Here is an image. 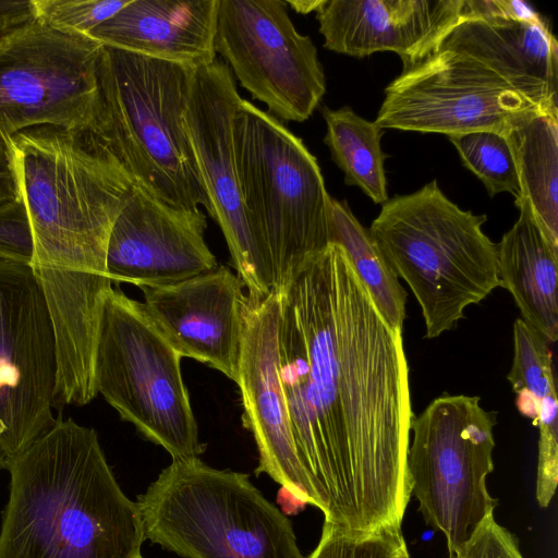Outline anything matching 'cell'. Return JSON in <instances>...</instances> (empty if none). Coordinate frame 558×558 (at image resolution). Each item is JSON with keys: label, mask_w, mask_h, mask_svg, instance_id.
Returning <instances> with one entry per match:
<instances>
[{"label": "cell", "mask_w": 558, "mask_h": 558, "mask_svg": "<svg viewBox=\"0 0 558 558\" xmlns=\"http://www.w3.org/2000/svg\"><path fill=\"white\" fill-rule=\"evenodd\" d=\"M276 292L280 378L324 522L353 533L401 525L415 417L402 329L387 324L336 243Z\"/></svg>", "instance_id": "obj_1"}, {"label": "cell", "mask_w": 558, "mask_h": 558, "mask_svg": "<svg viewBox=\"0 0 558 558\" xmlns=\"http://www.w3.org/2000/svg\"><path fill=\"white\" fill-rule=\"evenodd\" d=\"M34 239L31 268L53 324L58 380L88 385L105 296L113 222L134 180L88 126H31L9 137Z\"/></svg>", "instance_id": "obj_2"}, {"label": "cell", "mask_w": 558, "mask_h": 558, "mask_svg": "<svg viewBox=\"0 0 558 558\" xmlns=\"http://www.w3.org/2000/svg\"><path fill=\"white\" fill-rule=\"evenodd\" d=\"M0 558H137V502L118 484L90 427L58 416L11 461Z\"/></svg>", "instance_id": "obj_3"}, {"label": "cell", "mask_w": 558, "mask_h": 558, "mask_svg": "<svg viewBox=\"0 0 558 558\" xmlns=\"http://www.w3.org/2000/svg\"><path fill=\"white\" fill-rule=\"evenodd\" d=\"M194 70L101 46L88 128L154 198L178 209L208 210L184 123Z\"/></svg>", "instance_id": "obj_4"}, {"label": "cell", "mask_w": 558, "mask_h": 558, "mask_svg": "<svg viewBox=\"0 0 558 558\" xmlns=\"http://www.w3.org/2000/svg\"><path fill=\"white\" fill-rule=\"evenodd\" d=\"M486 215L461 209L436 180L383 204L368 228L421 306L426 338L454 328L470 305L501 287L497 243Z\"/></svg>", "instance_id": "obj_5"}, {"label": "cell", "mask_w": 558, "mask_h": 558, "mask_svg": "<svg viewBox=\"0 0 558 558\" xmlns=\"http://www.w3.org/2000/svg\"><path fill=\"white\" fill-rule=\"evenodd\" d=\"M246 222L274 291L330 244V195L316 157L283 123L242 99L232 122Z\"/></svg>", "instance_id": "obj_6"}, {"label": "cell", "mask_w": 558, "mask_h": 558, "mask_svg": "<svg viewBox=\"0 0 558 558\" xmlns=\"http://www.w3.org/2000/svg\"><path fill=\"white\" fill-rule=\"evenodd\" d=\"M145 538L183 558H304L290 520L251 483L175 459L140 495Z\"/></svg>", "instance_id": "obj_7"}, {"label": "cell", "mask_w": 558, "mask_h": 558, "mask_svg": "<svg viewBox=\"0 0 558 558\" xmlns=\"http://www.w3.org/2000/svg\"><path fill=\"white\" fill-rule=\"evenodd\" d=\"M94 378L97 395L172 460L198 458L204 452L181 374V356L143 303L119 287H112L104 300Z\"/></svg>", "instance_id": "obj_8"}, {"label": "cell", "mask_w": 558, "mask_h": 558, "mask_svg": "<svg viewBox=\"0 0 558 558\" xmlns=\"http://www.w3.org/2000/svg\"><path fill=\"white\" fill-rule=\"evenodd\" d=\"M497 412L477 396L444 393L414 417L407 454L412 495L427 524L458 556L498 505L487 488L494 470Z\"/></svg>", "instance_id": "obj_9"}, {"label": "cell", "mask_w": 558, "mask_h": 558, "mask_svg": "<svg viewBox=\"0 0 558 558\" xmlns=\"http://www.w3.org/2000/svg\"><path fill=\"white\" fill-rule=\"evenodd\" d=\"M542 113H558L481 57L441 41L386 88L375 122L386 129L448 135H507Z\"/></svg>", "instance_id": "obj_10"}, {"label": "cell", "mask_w": 558, "mask_h": 558, "mask_svg": "<svg viewBox=\"0 0 558 558\" xmlns=\"http://www.w3.org/2000/svg\"><path fill=\"white\" fill-rule=\"evenodd\" d=\"M58 383L57 342L29 264L0 258V466L49 430Z\"/></svg>", "instance_id": "obj_11"}, {"label": "cell", "mask_w": 558, "mask_h": 558, "mask_svg": "<svg viewBox=\"0 0 558 558\" xmlns=\"http://www.w3.org/2000/svg\"><path fill=\"white\" fill-rule=\"evenodd\" d=\"M214 47L280 121L304 122L326 93L317 49L294 27L286 1L217 0Z\"/></svg>", "instance_id": "obj_12"}, {"label": "cell", "mask_w": 558, "mask_h": 558, "mask_svg": "<svg viewBox=\"0 0 558 558\" xmlns=\"http://www.w3.org/2000/svg\"><path fill=\"white\" fill-rule=\"evenodd\" d=\"M101 44L34 22L0 38V135L41 124L88 126Z\"/></svg>", "instance_id": "obj_13"}, {"label": "cell", "mask_w": 558, "mask_h": 558, "mask_svg": "<svg viewBox=\"0 0 558 558\" xmlns=\"http://www.w3.org/2000/svg\"><path fill=\"white\" fill-rule=\"evenodd\" d=\"M228 64L216 59L194 70L184 123L208 198V214L227 242L247 298L258 303L274 291V278L251 235L240 190L232 122L241 102Z\"/></svg>", "instance_id": "obj_14"}, {"label": "cell", "mask_w": 558, "mask_h": 558, "mask_svg": "<svg viewBox=\"0 0 558 558\" xmlns=\"http://www.w3.org/2000/svg\"><path fill=\"white\" fill-rule=\"evenodd\" d=\"M250 302V301H248ZM279 294L248 303L236 385L243 425L258 450L255 474L266 473L293 497L319 509L318 498L300 463L280 378Z\"/></svg>", "instance_id": "obj_15"}, {"label": "cell", "mask_w": 558, "mask_h": 558, "mask_svg": "<svg viewBox=\"0 0 558 558\" xmlns=\"http://www.w3.org/2000/svg\"><path fill=\"white\" fill-rule=\"evenodd\" d=\"M206 228L201 209L171 207L135 185L110 231L109 278L141 289L156 288L217 268L205 241Z\"/></svg>", "instance_id": "obj_16"}, {"label": "cell", "mask_w": 558, "mask_h": 558, "mask_svg": "<svg viewBox=\"0 0 558 558\" xmlns=\"http://www.w3.org/2000/svg\"><path fill=\"white\" fill-rule=\"evenodd\" d=\"M244 288L236 274L219 266L175 284L142 288L143 305L181 357L235 383L250 303Z\"/></svg>", "instance_id": "obj_17"}, {"label": "cell", "mask_w": 558, "mask_h": 558, "mask_svg": "<svg viewBox=\"0 0 558 558\" xmlns=\"http://www.w3.org/2000/svg\"><path fill=\"white\" fill-rule=\"evenodd\" d=\"M315 12L326 49L355 58L392 51L405 72L466 15V0H322Z\"/></svg>", "instance_id": "obj_18"}, {"label": "cell", "mask_w": 558, "mask_h": 558, "mask_svg": "<svg viewBox=\"0 0 558 558\" xmlns=\"http://www.w3.org/2000/svg\"><path fill=\"white\" fill-rule=\"evenodd\" d=\"M217 0H130L87 36L193 69L213 63Z\"/></svg>", "instance_id": "obj_19"}, {"label": "cell", "mask_w": 558, "mask_h": 558, "mask_svg": "<svg viewBox=\"0 0 558 558\" xmlns=\"http://www.w3.org/2000/svg\"><path fill=\"white\" fill-rule=\"evenodd\" d=\"M441 41L481 57L539 102L558 108V44L539 14L529 19L490 11L465 15Z\"/></svg>", "instance_id": "obj_20"}, {"label": "cell", "mask_w": 558, "mask_h": 558, "mask_svg": "<svg viewBox=\"0 0 558 558\" xmlns=\"http://www.w3.org/2000/svg\"><path fill=\"white\" fill-rule=\"evenodd\" d=\"M514 203L519 218L497 243L501 288L512 295L522 319L554 343L558 338V248L543 233L530 204Z\"/></svg>", "instance_id": "obj_21"}, {"label": "cell", "mask_w": 558, "mask_h": 558, "mask_svg": "<svg viewBox=\"0 0 558 558\" xmlns=\"http://www.w3.org/2000/svg\"><path fill=\"white\" fill-rule=\"evenodd\" d=\"M520 193L548 241L558 248V113L537 114L507 135Z\"/></svg>", "instance_id": "obj_22"}, {"label": "cell", "mask_w": 558, "mask_h": 558, "mask_svg": "<svg viewBox=\"0 0 558 558\" xmlns=\"http://www.w3.org/2000/svg\"><path fill=\"white\" fill-rule=\"evenodd\" d=\"M322 113L327 125L324 143L343 171L344 182L360 187L375 204L386 203L389 197L384 163L388 155L380 145L385 130L349 106L336 110L323 107Z\"/></svg>", "instance_id": "obj_23"}, {"label": "cell", "mask_w": 558, "mask_h": 558, "mask_svg": "<svg viewBox=\"0 0 558 558\" xmlns=\"http://www.w3.org/2000/svg\"><path fill=\"white\" fill-rule=\"evenodd\" d=\"M330 243L340 245L387 324L402 329L407 292L378 245L345 201L330 198Z\"/></svg>", "instance_id": "obj_24"}, {"label": "cell", "mask_w": 558, "mask_h": 558, "mask_svg": "<svg viewBox=\"0 0 558 558\" xmlns=\"http://www.w3.org/2000/svg\"><path fill=\"white\" fill-rule=\"evenodd\" d=\"M518 408L538 426L558 423L556 383L549 342L522 318L513 324V360L507 375Z\"/></svg>", "instance_id": "obj_25"}, {"label": "cell", "mask_w": 558, "mask_h": 558, "mask_svg": "<svg viewBox=\"0 0 558 558\" xmlns=\"http://www.w3.org/2000/svg\"><path fill=\"white\" fill-rule=\"evenodd\" d=\"M463 166L484 184L488 194L510 193L519 196L520 183L512 148L506 135L475 131L448 135Z\"/></svg>", "instance_id": "obj_26"}, {"label": "cell", "mask_w": 558, "mask_h": 558, "mask_svg": "<svg viewBox=\"0 0 558 558\" xmlns=\"http://www.w3.org/2000/svg\"><path fill=\"white\" fill-rule=\"evenodd\" d=\"M408 555L401 525L352 533L324 522L317 546L304 558H404Z\"/></svg>", "instance_id": "obj_27"}, {"label": "cell", "mask_w": 558, "mask_h": 558, "mask_svg": "<svg viewBox=\"0 0 558 558\" xmlns=\"http://www.w3.org/2000/svg\"><path fill=\"white\" fill-rule=\"evenodd\" d=\"M37 22L63 33L85 35L130 0H33Z\"/></svg>", "instance_id": "obj_28"}, {"label": "cell", "mask_w": 558, "mask_h": 558, "mask_svg": "<svg viewBox=\"0 0 558 558\" xmlns=\"http://www.w3.org/2000/svg\"><path fill=\"white\" fill-rule=\"evenodd\" d=\"M34 239L23 197L0 208V258L31 264Z\"/></svg>", "instance_id": "obj_29"}, {"label": "cell", "mask_w": 558, "mask_h": 558, "mask_svg": "<svg viewBox=\"0 0 558 558\" xmlns=\"http://www.w3.org/2000/svg\"><path fill=\"white\" fill-rule=\"evenodd\" d=\"M461 554L464 558H524L518 538L494 515L483 522Z\"/></svg>", "instance_id": "obj_30"}, {"label": "cell", "mask_w": 558, "mask_h": 558, "mask_svg": "<svg viewBox=\"0 0 558 558\" xmlns=\"http://www.w3.org/2000/svg\"><path fill=\"white\" fill-rule=\"evenodd\" d=\"M22 196L9 137L0 135V208Z\"/></svg>", "instance_id": "obj_31"}, {"label": "cell", "mask_w": 558, "mask_h": 558, "mask_svg": "<svg viewBox=\"0 0 558 558\" xmlns=\"http://www.w3.org/2000/svg\"><path fill=\"white\" fill-rule=\"evenodd\" d=\"M322 0H299V1H286L295 12L307 14L315 12L319 7Z\"/></svg>", "instance_id": "obj_32"}, {"label": "cell", "mask_w": 558, "mask_h": 558, "mask_svg": "<svg viewBox=\"0 0 558 558\" xmlns=\"http://www.w3.org/2000/svg\"><path fill=\"white\" fill-rule=\"evenodd\" d=\"M97 392V391H96ZM97 396V395H96ZM56 400L60 403V404H68V403H63L61 402L58 398H57V391H56ZM90 402V401H89ZM87 402V403H89ZM87 403H84V404H70V405H78V407H82V405H86Z\"/></svg>", "instance_id": "obj_33"}, {"label": "cell", "mask_w": 558, "mask_h": 558, "mask_svg": "<svg viewBox=\"0 0 558 558\" xmlns=\"http://www.w3.org/2000/svg\"><path fill=\"white\" fill-rule=\"evenodd\" d=\"M449 558H464L462 554L458 555V556H450Z\"/></svg>", "instance_id": "obj_34"}, {"label": "cell", "mask_w": 558, "mask_h": 558, "mask_svg": "<svg viewBox=\"0 0 558 558\" xmlns=\"http://www.w3.org/2000/svg\"><path fill=\"white\" fill-rule=\"evenodd\" d=\"M404 558H411V557H410V555H408V556H407V557H404Z\"/></svg>", "instance_id": "obj_35"}, {"label": "cell", "mask_w": 558, "mask_h": 558, "mask_svg": "<svg viewBox=\"0 0 558 558\" xmlns=\"http://www.w3.org/2000/svg\"><path fill=\"white\" fill-rule=\"evenodd\" d=\"M137 558H144V557L141 555V556H138Z\"/></svg>", "instance_id": "obj_36"}]
</instances>
